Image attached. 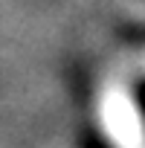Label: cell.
<instances>
[{
    "instance_id": "6da1fadb",
    "label": "cell",
    "mask_w": 145,
    "mask_h": 148,
    "mask_svg": "<svg viewBox=\"0 0 145 148\" xmlns=\"http://www.w3.org/2000/svg\"><path fill=\"white\" fill-rule=\"evenodd\" d=\"M142 105H145V93H142Z\"/></svg>"
}]
</instances>
